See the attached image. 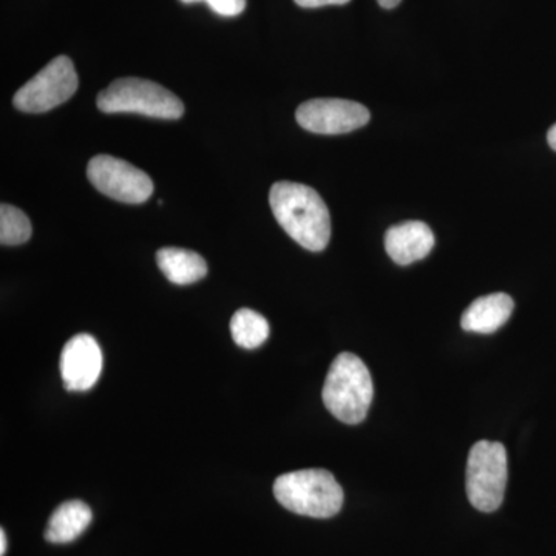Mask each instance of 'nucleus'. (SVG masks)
Masks as SVG:
<instances>
[{
	"instance_id": "f257e3e1",
	"label": "nucleus",
	"mask_w": 556,
	"mask_h": 556,
	"mask_svg": "<svg viewBox=\"0 0 556 556\" xmlns=\"http://www.w3.org/2000/svg\"><path fill=\"white\" fill-rule=\"evenodd\" d=\"M269 204L278 225L300 247L320 252L331 239V217L316 190L300 182L280 181L270 188Z\"/></svg>"
},
{
	"instance_id": "f03ea898",
	"label": "nucleus",
	"mask_w": 556,
	"mask_h": 556,
	"mask_svg": "<svg viewBox=\"0 0 556 556\" xmlns=\"http://www.w3.org/2000/svg\"><path fill=\"white\" fill-rule=\"evenodd\" d=\"M375 396L367 365L351 353L339 354L329 367L324 386L325 407L340 422L361 424Z\"/></svg>"
},
{
	"instance_id": "7ed1b4c3",
	"label": "nucleus",
	"mask_w": 556,
	"mask_h": 556,
	"mask_svg": "<svg viewBox=\"0 0 556 556\" xmlns=\"http://www.w3.org/2000/svg\"><path fill=\"white\" fill-rule=\"evenodd\" d=\"M276 500L292 514L331 518L343 506V490L334 475L324 468H306L281 475L274 484Z\"/></svg>"
},
{
	"instance_id": "20e7f679",
	"label": "nucleus",
	"mask_w": 556,
	"mask_h": 556,
	"mask_svg": "<svg viewBox=\"0 0 556 556\" xmlns=\"http://www.w3.org/2000/svg\"><path fill=\"white\" fill-rule=\"evenodd\" d=\"M97 105L104 113H138L159 119H179L185 113V105L172 91L139 78L113 80L98 94Z\"/></svg>"
},
{
	"instance_id": "39448f33",
	"label": "nucleus",
	"mask_w": 556,
	"mask_h": 556,
	"mask_svg": "<svg viewBox=\"0 0 556 556\" xmlns=\"http://www.w3.org/2000/svg\"><path fill=\"white\" fill-rule=\"evenodd\" d=\"M507 452L501 442L479 441L468 453L466 489L471 506L484 514L501 507L507 485Z\"/></svg>"
},
{
	"instance_id": "423d86ee",
	"label": "nucleus",
	"mask_w": 556,
	"mask_h": 556,
	"mask_svg": "<svg viewBox=\"0 0 556 556\" xmlns=\"http://www.w3.org/2000/svg\"><path fill=\"white\" fill-rule=\"evenodd\" d=\"M78 90V73L67 56H58L16 94L14 105L25 113H43L67 102Z\"/></svg>"
},
{
	"instance_id": "0eeeda50",
	"label": "nucleus",
	"mask_w": 556,
	"mask_h": 556,
	"mask_svg": "<svg viewBox=\"0 0 556 556\" xmlns=\"http://www.w3.org/2000/svg\"><path fill=\"white\" fill-rule=\"evenodd\" d=\"M87 175L94 188L121 203L141 204L153 192L152 178L146 172L115 156H94L89 163Z\"/></svg>"
},
{
	"instance_id": "6e6552de",
	"label": "nucleus",
	"mask_w": 556,
	"mask_h": 556,
	"mask_svg": "<svg viewBox=\"0 0 556 556\" xmlns=\"http://www.w3.org/2000/svg\"><path fill=\"white\" fill-rule=\"evenodd\" d=\"M295 119L313 134L342 135L367 126L371 115L358 102L324 98L303 102L295 112Z\"/></svg>"
},
{
	"instance_id": "1a4fd4ad",
	"label": "nucleus",
	"mask_w": 556,
	"mask_h": 556,
	"mask_svg": "<svg viewBox=\"0 0 556 556\" xmlns=\"http://www.w3.org/2000/svg\"><path fill=\"white\" fill-rule=\"evenodd\" d=\"M102 351L90 334H76L61 354V376L68 391H87L97 386L102 372Z\"/></svg>"
},
{
	"instance_id": "9d476101",
	"label": "nucleus",
	"mask_w": 556,
	"mask_h": 556,
	"mask_svg": "<svg viewBox=\"0 0 556 556\" xmlns=\"http://www.w3.org/2000/svg\"><path fill=\"white\" fill-rule=\"evenodd\" d=\"M433 247V230L424 222H404L386 233L387 254L401 266L426 258Z\"/></svg>"
},
{
	"instance_id": "9b49d317",
	"label": "nucleus",
	"mask_w": 556,
	"mask_h": 556,
	"mask_svg": "<svg viewBox=\"0 0 556 556\" xmlns=\"http://www.w3.org/2000/svg\"><path fill=\"white\" fill-rule=\"evenodd\" d=\"M514 299L504 292L484 295L471 303L464 311L460 327L464 331L478 332V334H492L507 324L514 313Z\"/></svg>"
},
{
	"instance_id": "f8f14e48",
	"label": "nucleus",
	"mask_w": 556,
	"mask_h": 556,
	"mask_svg": "<svg viewBox=\"0 0 556 556\" xmlns=\"http://www.w3.org/2000/svg\"><path fill=\"white\" fill-rule=\"evenodd\" d=\"M93 514L83 501H67L61 504L50 517L46 529V540L53 544H67L86 532Z\"/></svg>"
},
{
	"instance_id": "ddd939ff",
	"label": "nucleus",
	"mask_w": 556,
	"mask_h": 556,
	"mask_svg": "<svg viewBox=\"0 0 556 556\" xmlns=\"http://www.w3.org/2000/svg\"><path fill=\"white\" fill-rule=\"evenodd\" d=\"M161 273L174 285H192L207 276V265L197 252L182 248H163L156 254Z\"/></svg>"
},
{
	"instance_id": "4468645a",
	"label": "nucleus",
	"mask_w": 556,
	"mask_h": 556,
	"mask_svg": "<svg viewBox=\"0 0 556 556\" xmlns=\"http://www.w3.org/2000/svg\"><path fill=\"white\" fill-rule=\"evenodd\" d=\"M233 342L247 350L262 346L269 338V324L257 311L241 308L230 320Z\"/></svg>"
},
{
	"instance_id": "2eb2a0df",
	"label": "nucleus",
	"mask_w": 556,
	"mask_h": 556,
	"mask_svg": "<svg viewBox=\"0 0 556 556\" xmlns=\"http://www.w3.org/2000/svg\"><path fill=\"white\" fill-rule=\"evenodd\" d=\"M31 237V223L21 208L2 204L0 207V243L17 247L27 243Z\"/></svg>"
},
{
	"instance_id": "dca6fc26",
	"label": "nucleus",
	"mask_w": 556,
	"mask_h": 556,
	"mask_svg": "<svg viewBox=\"0 0 556 556\" xmlns=\"http://www.w3.org/2000/svg\"><path fill=\"white\" fill-rule=\"evenodd\" d=\"M185 3L206 2L219 16L236 17L247 9V0H181Z\"/></svg>"
},
{
	"instance_id": "f3484780",
	"label": "nucleus",
	"mask_w": 556,
	"mask_h": 556,
	"mask_svg": "<svg viewBox=\"0 0 556 556\" xmlns=\"http://www.w3.org/2000/svg\"><path fill=\"white\" fill-rule=\"evenodd\" d=\"M350 0H295L298 5L303 9H320L327 5H345Z\"/></svg>"
},
{
	"instance_id": "a211bd4d",
	"label": "nucleus",
	"mask_w": 556,
	"mask_h": 556,
	"mask_svg": "<svg viewBox=\"0 0 556 556\" xmlns=\"http://www.w3.org/2000/svg\"><path fill=\"white\" fill-rule=\"evenodd\" d=\"M378 3L382 9L391 10L396 9L399 3H401V0H378Z\"/></svg>"
},
{
	"instance_id": "6ab92c4d",
	"label": "nucleus",
	"mask_w": 556,
	"mask_h": 556,
	"mask_svg": "<svg viewBox=\"0 0 556 556\" xmlns=\"http://www.w3.org/2000/svg\"><path fill=\"white\" fill-rule=\"evenodd\" d=\"M547 141L548 146H551V148L554 149L556 152V124L554 127H552L551 130H548Z\"/></svg>"
},
{
	"instance_id": "aec40b11",
	"label": "nucleus",
	"mask_w": 556,
	"mask_h": 556,
	"mask_svg": "<svg viewBox=\"0 0 556 556\" xmlns=\"http://www.w3.org/2000/svg\"><path fill=\"white\" fill-rule=\"evenodd\" d=\"M7 552V535L5 530H0V555H5Z\"/></svg>"
}]
</instances>
